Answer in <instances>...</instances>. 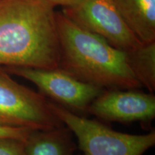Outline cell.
<instances>
[{
	"mask_svg": "<svg viewBox=\"0 0 155 155\" xmlns=\"http://www.w3.org/2000/svg\"><path fill=\"white\" fill-rule=\"evenodd\" d=\"M5 71L30 81L52 101L77 114L88 113L93 101L104 91L60 68L6 67Z\"/></svg>",
	"mask_w": 155,
	"mask_h": 155,
	"instance_id": "8992f818",
	"label": "cell"
},
{
	"mask_svg": "<svg viewBox=\"0 0 155 155\" xmlns=\"http://www.w3.org/2000/svg\"><path fill=\"white\" fill-rule=\"evenodd\" d=\"M78 155H80V154H78Z\"/></svg>",
	"mask_w": 155,
	"mask_h": 155,
	"instance_id": "5bb4252c",
	"label": "cell"
},
{
	"mask_svg": "<svg viewBox=\"0 0 155 155\" xmlns=\"http://www.w3.org/2000/svg\"><path fill=\"white\" fill-rule=\"evenodd\" d=\"M25 144L18 139L0 138V155H25Z\"/></svg>",
	"mask_w": 155,
	"mask_h": 155,
	"instance_id": "8fae6325",
	"label": "cell"
},
{
	"mask_svg": "<svg viewBox=\"0 0 155 155\" xmlns=\"http://www.w3.org/2000/svg\"><path fill=\"white\" fill-rule=\"evenodd\" d=\"M61 58L58 68L103 89H139L141 85L128 63L127 53L101 37L56 13Z\"/></svg>",
	"mask_w": 155,
	"mask_h": 155,
	"instance_id": "7a4b0ae2",
	"label": "cell"
},
{
	"mask_svg": "<svg viewBox=\"0 0 155 155\" xmlns=\"http://www.w3.org/2000/svg\"><path fill=\"white\" fill-rule=\"evenodd\" d=\"M48 2L51 4L53 7H56V6H61L63 7L65 4H67L70 0H46Z\"/></svg>",
	"mask_w": 155,
	"mask_h": 155,
	"instance_id": "4fadbf2b",
	"label": "cell"
},
{
	"mask_svg": "<svg viewBox=\"0 0 155 155\" xmlns=\"http://www.w3.org/2000/svg\"><path fill=\"white\" fill-rule=\"evenodd\" d=\"M77 147L65 126L32 131L25 141V155H74Z\"/></svg>",
	"mask_w": 155,
	"mask_h": 155,
	"instance_id": "9c48e42d",
	"label": "cell"
},
{
	"mask_svg": "<svg viewBox=\"0 0 155 155\" xmlns=\"http://www.w3.org/2000/svg\"><path fill=\"white\" fill-rule=\"evenodd\" d=\"M61 12L80 28L96 34L124 51L140 41L134 35L111 0H70Z\"/></svg>",
	"mask_w": 155,
	"mask_h": 155,
	"instance_id": "5b68a950",
	"label": "cell"
},
{
	"mask_svg": "<svg viewBox=\"0 0 155 155\" xmlns=\"http://www.w3.org/2000/svg\"><path fill=\"white\" fill-rule=\"evenodd\" d=\"M35 130L22 127L0 124V138H11L26 141L32 131Z\"/></svg>",
	"mask_w": 155,
	"mask_h": 155,
	"instance_id": "7c38bea8",
	"label": "cell"
},
{
	"mask_svg": "<svg viewBox=\"0 0 155 155\" xmlns=\"http://www.w3.org/2000/svg\"><path fill=\"white\" fill-rule=\"evenodd\" d=\"M0 124L35 131L63 126L44 95L19 84L3 71H0Z\"/></svg>",
	"mask_w": 155,
	"mask_h": 155,
	"instance_id": "277c9868",
	"label": "cell"
},
{
	"mask_svg": "<svg viewBox=\"0 0 155 155\" xmlns=\"http://www.w3.org/2000/svg\"><path fill=\"white\" fill-rule=\"evenodd\" d=\"M52 111L77 139L83 155H144L155 145V131L129 134L83 117L49 101Z\"/></svg>",
	"mask_w": 155,
	"mask_h": 155,
	"instance_id": "3957f363",
	"label": "cell"
},
{
	"mask_svg": "<svg viewBox=\"0 0 155 155\" xmlns=\"http://www.w3.org/2000/svg\"><path fill=\"white\" fill-rule=\"evenodd\" d=\"M88 114L107 121L150 123L155 118V96L137 89H104Z\"/></svg>",
	"mask_w": 155,
	"mask_h": 155,
	"instance_id": "52a82bcc",
	"label": "cell"
},
{
	"mask_svg": "<svg viewBox=\"0 0 155 155\" xmlns=\"http://www.w3.org/2000/svg\"><path fill=\"white\" fill-rule=\"evenodd\" d=\"M118 12L141 42L155 41V0H111Z\"/></svg>",
	"mask_w": 155,
	"mask_h": 155,
	"instance_id": "ba28073f",
	"label": "cell"
},
{
	"mask_svg": "<svg viewBox=\"0 0 155 155\" xmlns=\"http://www.w3.org/2000/svg\"><path fill=\"white\" fill-rule=\"evenodd\" d=\"M56 13L46 0H0V66L58 68Z\"/></svg>",
	"mask_w": 155,
	"mask_h": 155,
	"instance_id": "6da1fadb",
	"label": "cell"
},
{
	"mask_svg": "<svg viewBox=\"0 0 155 155\" xmlns=\"http://www.w3.org/2000/svg\"><path fill=\"white\" fill-rule=\"evenodd\" d=\"M127 53L129 67L141 86L155 91V41L140 42Z\"/></svg>",
	"mask_w": 155,
	"mask_h": 155,
	"instance_id": "30bf717a",
	"label": "cell"
}]
</instances>
